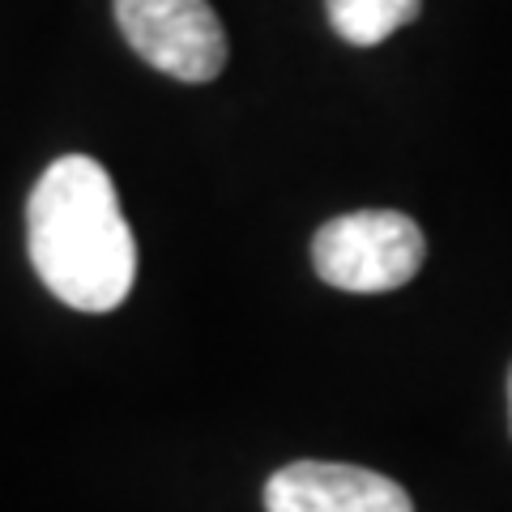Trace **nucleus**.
<instances>
[{
    "label": "nucleus",
    "mask_w": 512,
    "mask_h": 512,
    "mask_svg": "<svg viewBox=\"0 0 512 512\" xmlns=\"http://www.w3.org/2000/svg\"><path fill=\"white\" fill-rule=\"evenodd\" d=\"M508 410H512V372H508Z\"/></svg>",
    "instance_id": "423d86ee"
},
{
    "label": "nucleus",
    "mask_w": 512,
    "mask_h": 512,
    "mask_svg": "<svg viewBox=\"0 0 512 512\" xmlns=\"http://www.w3.org/2000/svg\"><path fill=\"white\" fill-rule=\"evenodd\" d=\"M333 30L355 43V47H376L402 30L406 22L419 18L423 0H325Z\"/></svg>",
    "instance_id": "39448f33"
},
{
    "label": "nucleus",
    "mask_w": 512,
    "mask_h": 512,
    "mask_svg": "<svg viewBox=\"0 0 512 512\" xmlns=\"http://www.w3.org/2000/svg\"><path fill=\"white\" fill-rule=\"evenodd\" d=\"M427 239L419 222L397 210H355L325 222L312 239L320 282L350 295H384L423 269Z\"/></svg>",
    "instance_id": "f03ea898"
},
{
    "label": "nucleus",
    "mask_w": 512,
    "mask_h": 512,
    "mask_svg": "<svg viewBox=\"0 0 512 512\" xmlns=\"http://www.w3.org/2000/svg\"><path fill=\"white\" fill-rule=\"evenodd\" d=\"M128 47L175 82L201 86L227 69V30L210 0H116Z\"/></svg>",
    "instance_id": "7ed1b4c3"
},
{
    "label": "nucleus",
    "mask_w": 512,
    "mask_h": 512,
    "mask_svg": "<svg viewBox=\"0 0 512 512\" xmlns=\"http://www.w3.org/2000/svg\"><path fill=\"white\" fill-rule=\"evenodd\" d=\"M265 512H414L410 495L376 470L295 461L265 483Z\"/></svg>",
    "instance_id": "20e7f679"
},
{
    "label": "nucleus",
    "mask_w": 512,
    "mask_h": 512,
    "mask_svg": "<svg viewBox=\"0 0 512 512\" xmlns=\"http://www.w3.org/2000/svg\"><path fill=\"white\" fill-rule=\"evenodd\" d=\"M26 252L39 282L77 312H116L133 291L137 244L107 167L64 154L26 201Z\"/></svg>",
    "instance_id": "f257e3e1"
}]
</instances>
